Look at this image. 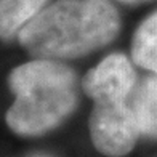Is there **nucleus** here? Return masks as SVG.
Masks as SVG:
<instances>
[{
	"label": "nucleus",
	"instance_id": "1",
	"mask_svg": "<svg viewBox=\"0 0 157 157\" xmlns=\"http://www.w3.org/2000/svg\"><path fill=\"white\" fill-rule=\"evenodd\" d=\"M111 0H55L16 35L32 58L67 61L108 47L120 32Z\"/></svg>",
	"mask_w": 157,
	"mask_h": 157
},
{
	"label": "nucleus",
	"instance_id": "2",
	"mask_svg": "<svg viewBox=\"0 0 157 157\" xmlns=\"http://www.w3.org/2000/svg\"><path fill=\"white\" fill-rule=\"evenodd\" d=\"M15 101L5 114L8 128L24 138L55 130L78 106V78L66 63L32 58L8 75Z\"/></svg>",
	"mask_w": 157,
	"mask_h": 157
},
{
	"label": "nucleus",
	"instance_id": "3",
	"mask_svg": "<svg viewBox=\"0 0 157 157\" xmlns=\"http://www.w3.org/2000/svg\"><path fill=\"white\" fill-rule=\"evenodd\" d=\"M130 88H99L87 95L93 101L88 132L95 149L106 157H124L141 135L130 108Z\"/></svg>",
	"mask_w": 157,
	"mask_h": 157
},
{
	"label": "nucleus",
	"instance_id": "4",
	"mask_svg": "<svg viewBox=\"0 0 157 157\" xmlns=\"http://www.w3.org/2000/svg\"><path fill=\"white\" fill-rule=\"evenodd\" d=\"M130 108L141 138L157 140V74L140 77L130 95Z\"/></svg>",
	"mask_w": 157,
	"mask_h": 157
},
{
	"label": "nucleus",
	"instance_id": "5",
	"mask_svg": "<svg viewBox=\"0 0 157 157\" xmlns=\"http://www.w3.org/2000/svg\"><path fill=\"white\" fill-rule=\"evenodd\" d=\"M130 56L138 67L157 74V10L147 15L133 32Z\"/></svg>",
	"mask_w": 157,
	"mask_h": 157
},
{
	"label": "nucleus",
	"instance_id": "6",
	"mask_svg": "<svg viewBox=\"0 0 157 157\" xmlns=\"http://www.w3.org/2000/svg\"><path fill=\"white\" fill-rule=\"evenodd\" d=\"M50 0H0V34L3 40L18 32L48 5Z\"/></svg>",
	"mask_w": 157,
	"mask_h": 157
},
{
	"label": "nucleus",
	"instance_id": "7",
	"mask_svg": "<svg viewBox=\"0 0 157 157\" xmlns=\"http://www.w3.org/2000/svg\"><path fill=\"white\" fill-rule=\"evenodd\" d=\"M120 3H125V5H140V3H144V2H151V0H117Z\"/></svg>",
	"mask_w": 157,
	"mask_h": 157
},
{
	"label": "nucleus",
	"instance_id": "8",
	"mask_svg": "<svg viewBox=\"0 0 157 157\" xmlns=\"http://www.w3.org/2000/svg\"><path fill=\"white\" fill-rule=\"evenodd\" d=\"M27 157H52L48 154H32V155H27Z\"/></svg>",
	"mask_w": 157,
	"mask_h": 157
}]
</instances>
